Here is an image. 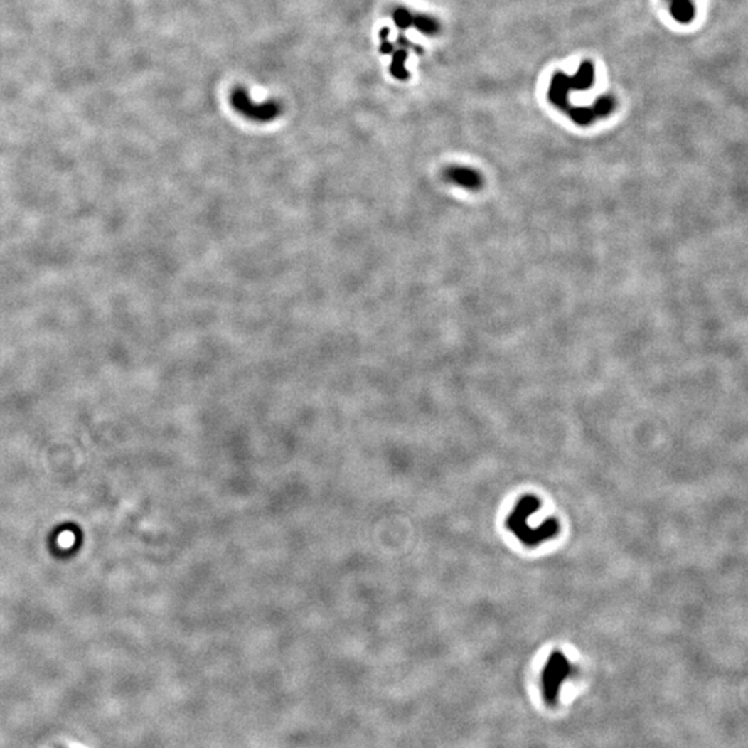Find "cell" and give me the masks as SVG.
<instances>
[{
  "label": "cell",
  "mask_w": 748,
  "mask_h": 748,
  "mask_svg": "<svg viewBox=\"0 0 748 748\" xmlns=\"http://www.w3.org/2000/svg\"><path fill=\"white\" fill-rule=\"evenodd\" d=\"M392 20L397 27L407 29V28H412V24H413V14L405 7H397L392 11Z\"/></svg>",
  "instance_id": "52a82bcc"
},
{
  "label": "cell",
  "mask_w": 748,
  "mask_h": 748,
  "mask_svg": "<svg viewBox=\"0 0 748 748\" xmlns=\"http://www.w3.org/2000/svg\"><path fill=\"white\" fill-rule=\"evenodd\" d=\"M565 664L560 663V664H556L555 667H550L547 669L546 675H545V682H543V686H545V698H546V702L549 704H555L556 700H557V695H559V688H560L561 682L564 679V675H565Z\"/></svg>",
  "instance_id": "3957f363"
},
{
  "label": "cell",
  "mask_w": 748,
  "mask_h": 748,
  "mask_svg": "<svg viewBox=\"0 0 748 748\" xmlns=\"http://www.w3.org/2000/svg\"><path fill=\"white\" fill-rule=\"evenodd\" d=\"M444 179L454 186L463 187L466 190H479L482 185L480 173L467 166L451 165L444 171Z\"/></svg>",
  "instance_id": "7a4b0ae2"
},
{
  "label": "cell",
  "mask_w": 748,
  "mask_h": 748,
  "mask_svg": "<svg viewBox=\"0 0 748 748\" xmlns=\"http://www.w3.org/2000/svg\"><path fill=\"white\" fill-rule=\"evenodd\" d=\"M670 14L682 24H689L695 18V4L690 0H668Z\"/></svg>",
  "instance_id": "277c9868"
},
{
  "label": "cell",
  "mask_w": 748,
  "mask_h": 748,
  "mask_svg": "<svg viewBox=\"0 0 748 748\" xmlns=\"http://www.w3.org/2000/svg\"><path fill=\"white\" fill-rule=\"evenodd\" d=\"M230 105L247 119L261 122V124L274 121L277 117L282 115V105L279 102L270 100L267 103L257 105L252 102L248 92L241 86L235 87V90L232 92Z\"/></svg>",
  "instance_id": "6da1fadb"
},
{
  "label": "cell",
  "mask_w": 748,
  "mask_h": 748,
  "mask_svg": "<svg viewBox=\"0 0 748 748\" xmlns=\"http://www.w3.org/2000/svg\"><path fill=\"white\" fill-rule=\"evenodd\" d=\"M406 58H407V53L406 50L400 49L397 50L395 53L392 54V63H391V74L397 78V80H405L409 78V73L405 67V63H406Z\"/></svg>",
  "instance_id": "8992f818"
},
{
  "label": "cell",
  "mask_w": 748,
  "mask_h": 748,
  "mask_svg": "<svg viewBox=\"0 0 748 748\" xmlns=\"http://www.w3.org/2000/svg\"><path fill=\"white\" fill-rule=\"evenodd\" d=\"M412 27L416 28L417 31L423 32L424 35H435L439 32V24L435 18L424 16V14H416L413 16V24Z\"/></svg>",
  "instance_id": "5b68a950"
}]
</instances>
